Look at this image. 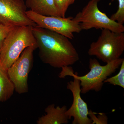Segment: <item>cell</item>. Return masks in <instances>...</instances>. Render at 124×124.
<instances>
[{
  "label": "cell",
  "mask_w": 124,
  "mask_h": 124,
  "mask_svg": "<svg viewBox=\"0 0 124 124\" xmlns=\"http://www.w3.org/2000/svg\"><path fill=\"white\" fill-rule=\"evenodd\" d=\"M23 0H0V24L13 26H37L26 14Z\"/></svg>",
  "instance_id": "cell-8"
},
{
  "label": "cell",
  "mask_w": 124,
  "mask_h": 124,
  "mask_svg": "<svg viewBox=\"0 0 124 124\" xmlns=\"http://www.w3.org/2000/svg\"><path fill=\"white\" fill-rule=\"evenodd\" d=\"M100 0H90L73 20L79 23L81 30L108 29L116 32H124L123 25L112 20L106 14L100 11L98 3Z\"/></svg>",
  "instance_id": "cell-5"
},
{
  "label": "cell",
  "mask_w": 124,
  "mask_h": 124,
  "mask_svg": "<svg viewBox=\"0 0 124 124\" xmlns=\"http://www.w3.org/2000/svg\"><path fill=\"white\" fill-rule=\"evenodd\" d=\"M28 17L37 26L53 31L65 36L70 39L74 38V33H79L82 30L80 23L73 20V17H62L40 15L29 10L26 11Z\"/></svg>",
  "instance_id": "cell-7"
},
{
  "label": "cell",
  "mask_w": 124,
  "mask_h": 124,
  "mask_svg": "<svg viewBox=\"0 0 124 124\" xmlns=\"http://www.w3.org/2000/svg\"><path fill=\"white\" fill-rule=\"evenodd\" d=\"M25 3L27 8L38 14L60 17L54 0H26Z\"/></svg>",
  "instance_id": "cell-11"
},
{
  "label": "cell",
  "mask_w": 124,
  "mask_h": 124,
  "mask_svg": "<svg viewBox=\"0 0 124 124\" xmlns=\"http://www.w3.org/2000/svg\"><path fill=\"white\" fill-rule=\"evenodd\" d=\"M37 46H28L8 69L7 74L13 84L15 91L19 94L28 91V75L33 63V53Z\"/></svg>",
  "instance_id": "cell-6"
},
{
  "label": "cell",
  "mask_w": 124,
  "mask_h": 124,
  "mask_svg": "<svg viewBox=\"0 0 124 124\" xmlns=\"http://www.w3.org/2000/svg\"><path fill=\"white\" fill-rule=\"evenodd\" d=\"M67 106L55 107L54 103L49 105L45 109L46 114L39 117L37 121V124H67L69 122L66 112Z\"/></svg>",
  "instance_id": "cell-10"
},
{
  "label": "cell",
  "mask_w": 124,
  "mask_h": 124,
  "mask_svg": "<svg viewBox=\"0 0 124 124\" xmlns=\"http://www.w3.org/2000/svg\"><path fill=\"white\" fill-rule=\"evenodd\" d=\"M32 27L15 26L5 39L0 50V67L7 71L24 49L36 45Z\"/></svg>",
  "instance_id": "cell-3"
},
{
  "label": "cell",
  "mask_w": 124,
  "mask_h": 124,
  "mask_svg": "<svg viewBox=\"0 0 124 124\" xmlns=\"http://www.w3.org/2000/svg\"><path fill=\"white\" fill-rule=\"evenodd\" d=\"M112 1L115 0H111ZM119 2L117 11L112 15L110 19L119 24L123 25L124 23V0H116Z\"/></svg>",
  "instance_id": "cell-14"
},
{
  "label": "cell",
  "mask_w": 124,
  "mask_h": 124,
  "mask_svg": "<svg viewBox=\"0 0 124 124\" xmlns=\"http://www.w3.org/2000/svg\"><path fill=\"white\" fill-rule=\"evenodd\" d=\"M15 27L0 24V50L5 39Z\"/></svg>",
  "instance_id": "cell-17"
},
{
  "label": "cell",
  "mask_w": 124,
  "mask_h": 124,
  "mask_svg": "<svg viewBox=\"0 0 124 124\" xmlns=\"http://www.w3.org/2000/svg\"><path fill=\"white\" fill-rule=\"evenodd\" d=\"M73 81L67 83V88L71 92L73 95L72 104L67 110L66 114L69 119L72 117V124H92V121L89 118V111L87 103L81 98L80 81L73 78Z\"/></svg>",
  "instance_id": "cell-9"
},
{
  "label": "cell",
  "mask_w": 124,
  "mask_h": 124,
  "mask_svg": "<svg viewBox=\"0 0 124 124\" xmlns=\"http://www.w3.org/2000/svg\"><path fill=\"white\" fill-rule=\"evenodd\" d=\"M94 112L91 110L89 111V116H90L92 124H108V118L106 114L99 113L97 116H96Z\"/></svg>",
  "instance_id": "cell-15"
},
{
  "label": "cell",
  "mask_w": 124,
  "mask_h": 124,
  "mask_svg": "<svg viewBox=\"0 0 124 124\" xmlns=\"http://www.w3.org/2000/svg\"><path fill=\"white\" fill-rule=\"evenodd\" d=\"M68 0V5H69V6L70 5L73 4L76 0Z\"/></svg>",
  "instance_id": "cell-18"
},
{
  "label": "cell",
  "mask_w": 124,
  "mask_h": 124,
  "mask_svg": "<svg viewBox=\"0 0 124 124\" xmlns=\"http://www.w3.org/2000/svg\"><path fill=\"white\" fill-rule=\"evenodd\" d=\"M15 91L14 86L9 78L7 71L0 67V103L9 99Z\"/></svg>",
  "instance_id": "cell-12"
},
{
  "label": "cell",
  "mask_w": 124,
  "mask_h": 124,
  "mask_svg": "<svg viewBox=\"0 0 124 124\" xmlns=\"http://www.w3.org/2000/svg\"><path fill=\"white\" fill-rule=\"evenodd\" d=\"M108 83L113 85H117L124 88V60L120 66V69L117 75L107 78L104 83Z\"/></svg>",
  "instance_id": "cell-13"
},
{
  "label": "cell",
  "mask_w": 124,
  "mask_h": 124,
  "mask_svg": "<svg viewBox=\"0 0 124 124\" xmlns=\"http://www.w3.org/2000/svg\"><path fill=\"white\" fill-rule=\"evenodd\" d=\"M54 5L60 17H65L66 13L69 6L68 0H54Z\"/></svg>",
  "instance_id": "cell-16"
},
{
  "label": "cell",
  "mask_w": 124,
  "mask_h": 124,
  "mask_svg": "<svg viewBox=\"0 0 124 124\" xmlns=\"http://www.w3.org/2000/svg\"><path fill=\"white\" fill-rule=\"evenodd\" d=\"M124 60V58H120L101 66L97 59L90 58L89 61L90 70L85 75H78L77 73H74L72 67L68 66L62 68L59 77L64 78L70 76L79 80L81 93L84 94L90 91L99 92L101 90L104 80L115 72Z\"/></svg>",
  "instance_id": "cell-2"
},
{
  "label": "cell",
  "mask_w": 124,
  "mask_h": 124,
  "mask_svg": "<svg viewBox=\"0 0 124 124\" xmlns=\"http://www.w3.org/2000/svg\"><path fill=\"white\" fill-rule=\"evenodd\" d=\"M124 51V33L102 29L95 42L90 45L88 54L107 63L120 58Z\"/></svg>",
  "instance_id": "cell-4"
},
{
  "label": "cell",
  "mask_w": 124,
  "mask_h": 124,
  "mask_svg": "<svg viewBox=\"0 0 124 124\" xmlns=\"http://www.w3.org/2000/svg\"><path fill=\"white\" fill-rule=\"evenodd\" d=\"M32 31L43 62L60 68L73 65L79 60V54L67 37L37 26L32 27Z\"/></svg>",
  "instance_id": "cell-1"
}]
</instances>
